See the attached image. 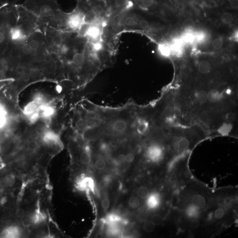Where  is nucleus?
Returning <instances> with one entry per match:
<instances>
[{
    "label": "nucleus",
    "instance_id": "f257e3e1",
    "mask_svg": "<svg viewBox=\"0 0 238 238\" xmlns=\"http://www.w3.org/2000/svg\"><path fill=\"white\" fill-rule=\"evenodd\" d=\"M62 41L53 54L59 59L68 80L84 86L116 62L118 46L111 42L95 43L76 32H64Z\"/></svg>",
    "mask_w": 238,
    "mask_h": 238
},
{
    "label": "nucleus",
    "instance_id": "f03ea898",
    "mask_svg": "<svg viewBox=\"0 0 238 238\" xmlns=\"http://www.w3.org/2000/svg\"><path fill=\"white\" fill-rule=\"evenodd\" d=\"M9 54L19 61L26 63L50 61L57 57L50 51L44 33L40 29L13 44Z\"/></svg>",
    "mask_w": 238,
    "mask_h": 238
},
{
    "label": "nucleus",
    "instance_id": "7ed1b4c3",
    "mask_svg": "<svg viewBox=\"0 0 238 238\" xmlns=\"http://www.w3.org/2000/svg\"><path fill=\"white\" fill-rule=\"evenodd\" d=\"M76 8L83 17V25L107 24L110 13L106 0H77Z\"/></svg>",
    "mask_w": 238,
    "mask_h": 238
},
{
    "label": "nucleus",
    "instance_id": "20e7f679",
    "mask_svg": "<svg viewBox=\"0 0 238 238\" xmlns=\"http://www.w3.org/2000/svg\"><path fill=\"white\" fill-rule=\"evenodd\" d=\"M110 17L133 6L132 0H106Z\"/></svg>",
    "mask_w": 238,
    "mask_h": 238
},
{
    "label": "nucleus",
    "instance_id": "39448f33",
    "mask_svg": "<svg viewBox=\"0 0 238 238\" xmlns=\"http://www.w3.org/2000/svg\"><path fill=\"white\" fill-rule=\"evenodd\" d=\"M163 150L161 146L157 144H152L150 146L146 151V157L148 161L156 162L160 161L162 157Z\"/></svg>",
    "mask_w": 238,
    "mask_h": 238
},
{
    "label": "nucleus",
    "instance_id": "423d86ee",
    "mask_svg": "<svg viewBox=\"0 0 238 238\" xmlns=\"http://www.w3.org/2000/svg\"><path fill=\"white\" fill-rule=\"evenodd\" d=\"M77 188L80 189L88 191V190H94V181L90 177H83L80 179V180L77 183Z\"/></svg>",
    "mask_w": 238,
    "mask_h": 238
},
{
    "label": "nucleus",
    "instance_id": "0eeeda50",
    "mask_svg": "<svg viewBox=\"0 0 238 238\" xmlns=\"http://www.w3.org/2000/svg\"><path fill=\"white\" fill-rule=\"evenodd\" d=\"M20 234V229L16 226L8 227L2 233V236L6 238H17Z\"/></svg>",
    "mask_w": 238,
    "mask_h": 238
},
{
    "label": "nucleus",
    "instance_id": "6e6552de",
    "mask_svg": "<svg viewBox=\"0 0 238 238\" xmlns=\"http://www.w3.org/2000/svg\"><path fill=\"white\" fill-rule=\"evenodd\" d=\"M193 206L198 209H202L206 205L205 199L203 196L199 195H195L192 199Z\"/></svg>",
    "mask_w": 238,
    "mask_h": 238
},
{
    "label": "nucleus",
    "instance_id": "1a4fd4ad",
    "mask_svg": "<svg viewBox=\"0 0 238 238\" xmlns=\"http://www.w3.org/2000/svg\"><path fill=\"white\" fill-rule=\"evenodd\" d=\"M160 203V198L158 195L153 194L148 199L147 204L149 208L154 209L158 206Z\"/></svg>",
    "mask_w": 238,
    "mask_h": 238
},
{
    "label": "nucleus",
    "instance_id": "9d476101",
    "mask_svg": "<svg viewBox=\"0 0 238 238\" xmlns=\"http://www.w3.org/2000/svg\"><path fill=\"white\" fill-rule=\"evenodd\" d=\"M89 147H86L85 150H84L80 155V161L83 164H88L91 162V156L90 153Z\"/></svg>",
    "mask_w": 238,
    "mask_h": 238
},
{
    "label": "nucleus",
    "instance_id": "9b49d317",
    "mask_svg": "<svg viewBox=\"0 0 238 238\" xmlns=\"http://www.w3.org/2000/svg\"><path fill=\"white\" fill-rule=\"evenodd\" d=\"M75 126H76V129L81 133L87 129V121L84 117H80L76 121Z\"/></svg>",
    "mask_w": 238,
    "mask_h": 238
},
{
    "label": "nucleus",
    "instance_id": "f8f14e48",
    "mask_svg": "<svg viewBox=\"0 0 238 238\" xmlns=\"http://www.w3.org/2000/svg\"><path fill=\"white\" fill-rule=\"evenodd\" d=\"M210 64L207 61H202L199 64V70L201 73H208L210 70Z\"/></svg>",
    "mask_w": 238,
    "mask_h": 238
},
{
    "label": "nucleus",
    "instance_id": "ddd939ff",
    "mask_svg": "<svg viewBox=\"0 0 238 238\" xmlns=\"http://www.w3.org/2000/svg\"><path fill=\"white\" fill-rule=\"evenodd\" d=\"M16 178L13 174L7 175L4 179V184L8 187H12L16 183Z\"/></svg>",
    "mask_w": 238,
    "mask_h": 238
},
{
    "label": "nucleus",
    "instance_id": "4468645a",
    "mask_svg": "<svg viewBox=\"0 0 238 238\" xmlns=\"http://www.w3.org/2000/svg\"><path fill=\"white\" fill-rule=\"evenodd\" d=\"M149 191L147 188L142 186L138 190L137 194L139 197L142 199H145L149 195Z\"/></svg>",
    "mask_w": 238,
    "mask_h": 238
},
{
    "label": "nucleus",
    "instance_id": "2eb2a0df",
    "mask_svg": "<svg viewBox=\"0 0 238 238\" xmlns=\"http://www.w3.org/2000/svg\"><path fill=\"white\" fill-rule=\"evenodd\" d=\"M37 105L35 103H31L27 106L25 109V113L28 116H32L35 113H37Z\"/></svg>",
    "mask_w": 238,
    "mask_h": 238
},
{
    "label": "nucleus",
    "instance_id": "dca6fc26",
    "mask_svg": "<svg viewBox=\"0 0 238 238\" xmlns=\"http://www.w3.org/2000/svg\"><path fill=\"white\" fill-rule=\"evenodd\" d=\"M233 17L230 13H224L221 17V21L225 24H231L233 20Z\"/></svg>",
    "mask_w": 238,
    "mask_h": 238
},
{
    "label": "nucleus",
    "instance_id": "f3484780",
    "mask_svg": "<svg viewBox=\"0 0 238 238\" xmlns=\"http://www.w3.org/2000/svg\"><path fill=\"white\" fill-rule=\"evenodd\" d=\"M182 41L179 40L176 41L172 46L171 48H170L171 50H173V51L176 54H180L182 50Z\"/></svg>",
    "mask_w": 238,
    "mask_h": 238
},
{
    "label": "nucleus",
    "instance_id": "a211bd4d",
    "mask_svg": "<svg viewBox=\"0 0 238 238\" xmlns=\"http://www.w3.org/2000/svg\"><path fill=\"white\" fill-rule=\"evenodd\" d=\"M159 50L162 55L165 56H169L171 53L170 48L169 46L164 44L159 45Z\"/></svg>",
    "mask_w": 238,
    "mask_h": 238
},
{
    "label": "nucleus",
    "instance_id": "6ab92c4d",
    "mask_svg": "<svg viewBox=\"0 0 238 238\" xmlns=\"http://www.w3.org/2000/svg\"><path fill=\"white\" fill-rule=\"evenodd\" d=\"M183 25L185 29L192 30L195 27V23L192 19H188L184 22Z\"/></svg>",
    "mask_w": 238,
    "mask_h": 238
},
{
    "label": "nucleus",
    "instance_id": "aec40b11",
    "mask_svg": "<svg viewBox=\"0 0 238 238\" xmlns=\"http://www.w3.org/2000/svg\"><path fill=\"white\" fill-rule=\"evenodd\" d=\"M189 142L185 138H183V139H181L179 141L178 143L179 149L183 150V151L188 149V148L189 146Z\"/></svg>",
    "mask_w": 238,
    "mask_h": 238
},
{
    "label": "nucleus",
    "instance_id": "412c9836",
    "mask_svg": "<svg viewBox=\"0 0 238 238\" xmlns=\"http://www.w3.org/2000/svg\"><path fill=\"white\" fill-rule=\"evenodd\" d=\"M155 225L151 221H146L143 225V229L147 232H151L155 229Z\"/></svg>",
    "mask_w": 238,
    "mask_h": 238
},
{
    "label": "nucleus",
    "instance_id": "4be33fe9",
    "mask_svg": "<svg viewBox=\"0 0 238 238\" xmlns=\"http://www.w3.org/2000/svg\"><path fill=\"white\" fill-rule=\"evenodd\" d=\"M95 166L97 169L102 170L106 166V162L102 158L98 159L95 163Z\"/></svg>",
    "mask_w": 238,
    "mask_h": 238
},
{
    "label": "nucleus",
    "instance_id": "5701e85b",
    "mask_svg": "<svg viewBox=\"0 0 238 238\" xmlns=\"http://www.w3.org/2000/svg\"><path fill=\"white\" fill-rule=\"evenodd\" d=\"M140 202L139 199L136 197H132L128 201V204L131 207L136 208L139 205Z\"/></svg>",
    "mask_w": 238,
    "mask_h": 238
},
{
    "label": "nucleus",
    "instance_id": "b1692460",
    "mask_svg": "<svg viewBox=\"0 0 238 238\" xmlns=\"http://www.w3.org/2000/svg\"><path fill=\"white\" fill-rule=\"evenodd\" d=\"M212 45L213 47L216 50H219L222 47L223 41L221 38H217L213 41Z\"/></svg>",
    "mask_w": 238,
    "mask_h": 238
},
{
    "label": "nucleus",
    "instance_id": "393cba45",
    "mask_svg": "<svg viewBox=\"0 0 238 238\" xmlns=\"http://www.w3.org/2000/svg\"><path fill=\"white\" fill-rule=\"evenodd\" d=\"M28 147L30 151H35L39 148V144L36 141L32 140L28 143Z\"/></svg>",
    "mask_w": 238,
    "mask_h": 238
},
{
    "label": "nucleus",
    "instance_id": "a878e982",
    "mask_svg": "<svg viewBox=\"0 0 238 238\" xmlns=\"http://www.w3.org/2000/svg\"><path fill=\"white\" fill-rule=\"evenodd\" d=\"M162 218L158 214H155L152 217L151 221L155 225H159L162 222Z\"/></svg>",
    "mask_w": 238,
    "mask_h": 238
},
{
    "label": "nucleus",
    "instance_id": "bb28decb",
    "mask_svg": "<svg viewBox=\"0 0 238 238\" xmlns=\"http://www.w3.org/2000/svg\"><path fill=\"white\" fill-rule=\"evenodd\" d=\"M198 208L193 206L187 210V214L191 217H195L198 215Z\"/></svg>",
    "mask_w": 238,
    "mask_h": 238
},
{
    "label": "nucleus",
    "instance_id": "cd10ccee",
    "mask_svg": "<svg viewBox=\"0 0 238 238\" xmlns=\"http://www.w3.org/2000/svg\"><path fill=\"white\" fill-rule=\"evenodd\" d=\"M195 37L191 33H187L184 35L183 41L186 43H192L194 41Z\"/></svg>",
    "mask_w": 238,
    "mask_h": 238
},
{
    "label": "nucleus",
    "instance_id": "c85d7f7f",
    "mask_svg": "<svg viewBox=\"0 0 238 238\" xmlns=\"http://www.w3.org/2000/svg\"><path fill=\"white\" fill-rule=\"evenodd\" d=\"M54 112V110L51 107H47L45 108L43 110L44 116L46 117H49L52 115Z\"/></svg>",
    "mask_w": 238,
    "mask_h": 238
},
{
    "label": "nucleus",
    "instance_id": "c756f323",
    "mask_svg": "<svg viewBox=\"0 0 238 238\" xmlns=\"http://www.w3.org/2000/svg\"><path fill=\"white\" fill-rule=\"evenodd\" d=\"M225 214V211L223 209L218 208L217 209L215 212V217L217 219H221L223 218Z\"/></svg>",
    "mask_w": 238,
    "mask_h": 238
},
{
    "label": "nucleus",
    "instance_id": "7c9ffc66",
    "mask_svg": "<svg viewBox=\"0 0 238 238\" xmlns=\"http://www.w3.org/2000/svg\"><path fill=\"white\" fill-rule=\"evenodd\" d=\"M30 138L32 140H36L40 137V133L39 131L37 130H34L32 131L30 133Z\"/></svg>",
    "mask_w": 238,
    "mask_h": 238
},
{
    "label": "nucleus",
    "instance_id": "2f4dec72",
    "mask_svg": "<svg viewBox=\"0 0 238 238\" xmlns=\"http://www.w3.org/2000/svg\"><path fill=\"white\" fill-rule=\"evenodd\" d=\"M25 212L22 209L19 208L17 210L16 212V215L17 218H22L24 217Z\"/></svg>",
    "mask_w": 238,
    "mask_h": 238
},
{
    "label": "nucleus",
    "instance_id": "473e14b6",
    "mask_svg": "<svg viewBox=\"0 0 238 238\" xmlns=\"http://www.w3.org/2000/svg\"><path fill=\"white\" fill-rule=\"evenodd\" d=\"M102 207L105 210H107L110 206V202L108 199H105L103 200L102 203Z\"/></svg>",
    "mask_w": 238,
    "mask_h": 238
},
{
    "label": "nucleus",
    "instance_id": "72a5a7b5",
    "mask_svg": "<svg viewBox=\"0 0 238 238\" xmlns=\"http://www.w3.org/2000/svg\"><path fill=\"white\" fill-rule=\"evenodd\" d=\"M200 225V223L199 221L196 220H193L191 221L190 223V226L191 228L193 229H197Z\"/></svg>",
    "mask_w": 238,
    "mask_h": 238
},
{
    "label": "nucleus",
    "instance_id": "f704fd0d",
    "mask_svg": "<svg viewBox=\"0 0 238 238\" xmlns=\"http://www.w3.org/2000/svg\"><path fill=\"white\" fill-rule=\"evenodd\" d=\"M126 156L124 154H120L117 158V160L119 162L123 163L125 162H126Z\"/></svg>",
    "mask_w": 238,
    "mask_h": 238
},
{
    "label": "nucleus",
    "instance_id": "c9c22d12",
    "mask_svg": "<svg viewBox=\"0 0 238 238\" xmlns=\"http://www.w3.org/2000/svg\"><path fill=\"white\" fill-rule=\"evenodd\" d=\"M126 162L128 163H131L133 162L135 159V155L133 153H129L127 154L126 155Z\"/></svg>",
    "mask_w": 238,
    "mask_h": 238
},
{
    "label": "nucleus",
    "instance_id": "e433bc0d",
    "mask_svg": "<svg viewBox=\"0 0 238 238\" xmlns=\"http://www.w3.org/2000/svg\"><path fill=\"white\" fill-rule=\"evenodd\" d=\"M230 5L231 7L233 9H237L238 8V0H231Z\"/></svg>",
    "mask_w": 238,
    "mask_h": 238
},
{
    "label": "nucleus",
    "instance_id": "4c0bfd02",
    "mask_svg": "<svg viewBox=\"0 0 238 238\" xmlns=\"http://www.w3.org/2000/svg\"><path fill=\"white\" fill-rule=\"evenodd\" d=\"M215 26L216 27H219L221 25V22L219 20H216L214 22Z\"/></svg>",
    "mask_w": 238,
    "mask_h": 238
},
{
    "label": "nucleus",
    "instance_id": "58836bf2",
    "mask_svg": "<svg viewBox=\"0 0 238 238\" xmlns=\"http://www.w3.org/2000/svg\"><path fill=\"white\" fill-rule=\"evenodd\" d=\"M231 202H232V200H231V199H230V198H227L225 201V203L227 205L230 204L231 203Z\"/></svg>",
    "mask_w": 238,
    "mask_h": 238
},
{
    "label": "nucleus",
    "instance_id": "ea45409f",
    "mask_svg": "<svg viewBox=\"0 0 238 238\" xmlns=\"http://www.w3.org/2000/svg\"><path fill=\"white\" fill-rule=\"evenodd\" d=\"M2 147H1V146H0V154H1V153H2Z\"/></svg>",
    "mask_w": 238,
    "mask_h": 238
},
{
    "label": "nucleus",
    "instance_id": "a19ab883",
    "mask_svg": "<svg viewBox=\"0 0 238 238\" xmlns=\"http://www.w3.org/2000/svg\"><path fill=\"white\" fill-rule=\"evenodd\" d=\"M2 165H0V170H1V169H2Z\"/></svg>",
    "mask_w": 238,
    "mask_h": 238
}]
</instances>
